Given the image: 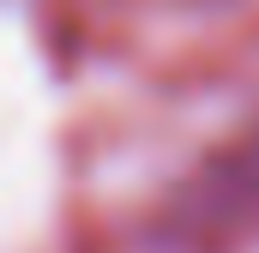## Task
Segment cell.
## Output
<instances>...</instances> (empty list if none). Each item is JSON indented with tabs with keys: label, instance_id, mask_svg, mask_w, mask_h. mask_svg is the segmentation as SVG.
Segmentation results:
<instances>
[{
	"label": "cell",
	"instance_id": "obj_1",
	"mask_svg": "<svg viewBox=\"0 0 259 253\" xmlns=\"http://www.w3.org/2000/svg\"><path fill=\"white\" fill-rule=\"evenodd\" d=\"M163 235L187 253L235 247L259 235V121L175 193V205L163 211Z\"/></svg>",
	"mask_w": 259,
	"mask_h": 253
}]
</instances>
